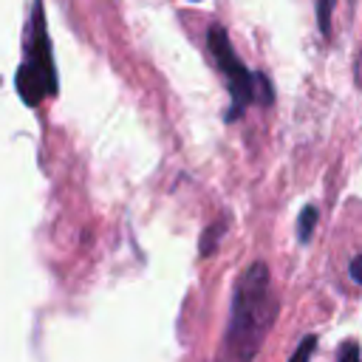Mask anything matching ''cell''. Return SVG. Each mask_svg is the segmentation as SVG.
<instances>
[{
    "instance_id": "5",
    "label": "cell",
    "mask_w": 362,
    "mask_h": 362,
    "mask_svg": "<svg viewBox=\"0 0 362 362\" xmlns=\"http://www.w3.org/2000/svg\"><path fill=\"white\" fill-rule=\"evenodd\" d=\"M223 221H215L204 235H201V255H212L215 252V243H218V235L223 232Z\"/></svg>"
},
{
    "instance_id": "4",
    "label": "cell",
    "mask_w": 362,
    "mask_h": 362,
    "mask_svg": "<svg viewBox=\"0 0 362 362\" xmlns=\"http://www.w3.org/2000/svg\"><path fill=\"white\" fill-rule=\"evenodd\" d=\"M317 206H303V212L297 215V238H300V243H308L311 240V232H314V226H317Z\"/></svg>"
},
{
    "instance_id": "2",
    "label": "cell",
    "mask_w": 362,
    "mask_h": 362,
    "mask_svg": "<svg viewBox=\"0 0 362 362\" xmlns=\"http://www.w3.org/2000/svg\"><path fill=\"white\" fill-rule=\"evenodd\" d=\"M206 42H209V51H212L218 68H221L223 76H226L229 93H232V110L226 113V119H238L240 110H243L249 102H255V79H257V74H249V68H246V65L240 62V57L235 54L229 34H226L221 25H212V28H209Z\"/></svg>"
},
{
    "instance_id": "3",
    "label": "cell",
    "mask_w": 362,
    "mask_h": 362,
    "mask_svg": "<svg viewBox=\"0 0 362 362\" xmlns=\"http://www.w3.org/2000/svg\"><path fill=\"white\" fill-rule=\"evenodd\" d=\"M20 90L28 105H37L42 93L54 90V65L48 57V40H45V25L40 14H37V34H34V57L20 71Z\"/></svg>"
},
{
    "instance_id": "7",
    "label": "cell",
    "mask_w": 362,
    "mask_h": 362,
    "mask_svg": "<svg viewBox=\"0 0 362 362\" xmlns=\"http://www.w3.org/2000/svg\"><path fill=\"white\" fill-rule=\"evenodd\" d=\"M331 6H334V0H317V23H320L322 34L331 31Z\"/></svg>"
},
{
    "instance_id": "8",
    "label": "cell",
    "mask_w": 362,
    "mask_h": 362,
    "mask_svg": "<svg viewBox=\"0 0 362 362\" xmlns=\"http://www.w3.org/2000/svg\"><path fill=\"white\" fill-rule=\"evenodd\" d=\"M337 362H362V356H359V345H356L354 339H348V342L339 348Z\"/></svg>"
},
{
    "instance_id": "6",
    "label": "cell",
    "mask_w": 362,
    "mask_h": 362,
    "mask_svg": "<svg viewBox=\"0 0 362 362\" xmlns=\"http://www.w3.org/2000/svg\"><path fill=\"white\" fill-rule=\"evenodd\" d=\"M314 348H317V337H314V334H308V337L297 345V351H294V356H291L288 362H308V359H311V354H314Z\"/></svg>"
},
{
    "instance_id": "1",
    "label": "cell",
    "mask_w": 362,
    "mask_h": 362,
    "mask_svg": "<svg viewBox=\"0 0 362 362\" xmlns=\"http://www.w3.org/2000/svg\"><path fill=\"white\" fill-rule=\"evenodd\" d=\"M274 322L272 277L266 263H252L235 283L229 322L223 334V351L232 362H249L260 351Z\"/></svg>"
},
{
    "instance_id": "9",
    "label": "cell",
    "mask_w": 362,
    "mask_h": 362,
    "mask_svg": "<svg viewBox=\"0 0 362 362\" xmlns=\"http://www.w3.org/2000/svg\"><path fill=\"white\" fill-rule=\"evenodd\" d=\"M348 272H351V280H354V283H362V255H356V257L351 260V269H348Z\"/></svg>"
}]
</instances>
